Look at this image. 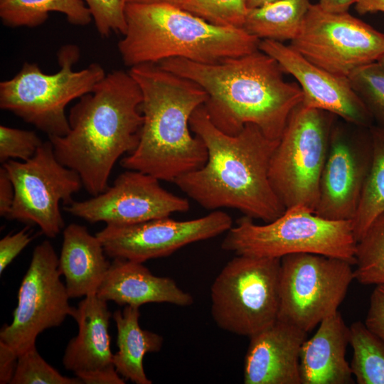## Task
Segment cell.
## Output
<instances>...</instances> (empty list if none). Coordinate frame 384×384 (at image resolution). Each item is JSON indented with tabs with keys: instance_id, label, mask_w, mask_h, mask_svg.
I'll use <instances>...</instances> for the list:
<instances>
[{
	"instance_id": "d6986e66",
	"label": "cell",
	"mask_w": 384,
	"mask_h": 384,
	"mask_svg": "<svg viewBox=\"0 0 384 384\" xmlns=\"http://www.w3.org/2000/svg\"><path fill=\"white\" fill-rule=\"evenodd\" d=\"M97 295L106 302L139 307L147 303L188 306L193 296L170 277H158L142 262L115 258L100 284Z\"/></svg>"
},
{
	"instance_id": "836d02e7",
	"label": "cell",
	"mask_w": 384,
	"mask_h": 384,
	"mask_svg": "<svg viewBox=\"0 0 384 384\" xmlns=\"http://www.w3.org/2000/svg\"><path fill=\"white\" fill-rule=\"evenodd\" d=\"M33 240L27 228L9 234L0 240V274Z\"/></svg>"
},
{
	"instance_id": "6da1fadb",
	"label": "cell",
	"mask_w": 384,
	"mask_h": 384,
	"mask_svg": "<svg viewBox=\"0 0 384 384\" xmlns=\"http://www.w3.org/2000/svg\"><path fill=\"white\" fill-rule=\"evenodd\" d=\"M189 124L204 142L208 159L201 168L174 181L183 193L207 210L231 208L266 223L284 212L269 177L279 140L252 123L235 135L227 134L212 123L203 105L193 112Z\"/></svg>"
},
{
	"instance_id": "d4e9b609",
	"label": "cell",
	"mask_w": 384,
	"mask_h": 384,
	"mask_svg": "<svg viewBox=\"0 0 384 384\" xmlns=\"http://www.w3.org/2000/svg\"><path fill=\"white\" fill-rule=\"evenodd\" d=\"M53 11L64 14L75 26H87L92 20L83 0H0L1 21L11 28L39 26Z\"/></svg>"
},
{
	"instance_id": "5b68a950",
	"label": "cell",
	"mask_w": 384,
	"mask_h": 384,
	"mask_svg": "<svg viewBox=\"0 0 384 384\" xmlns=\"http://www.w3.org/2000/svg\"><path fill=\"white\" fill-rule=\"evenodd\" d=\"M125 19L118 50L130 68L171 58L213 63L259 50L260 39L242 28L214 25L169 4L127 3Z\"/></svg>"
},
{
	"instance_id": "7c38bea8",
	"label": "cell",
	"mask_w": 384,
	"mask_h": 384,
	"mask_svg": "<svg viewBox=\"0 0 384 384\" xmlns=\"http://www.w3.org/2000/svg\"><path fill=\"white\" fill-rule=\"evenodd\" d=\"M289 46L315 65L348 77L384 54V33L348 12L329 13L311 4Z\"/></svg>"
},
{
	"instance_id": "f35d334b",
	"label": "cell",
	"mask_w": 384,
	"mask_h": 384,
	"mask_svg": "<svg viewBox=\"0 0 384 384\" xmlns=\"http://www.w3.org/2000/svg\"><path fill=\"white\" fill-rule=\"evenodd\" d=\"M358 0H319L317 4L324 11L329 13L348 12L352 4H355Z\"/></svg>"
},
{
	"instance_id": "e575fe53",
	"label": "cell",
	"mask_w": 384,
	"mask_h": 384,
	"mask_svg": "<svg viewBox=\"0 0 384 384\" xmlns=\"http://www.w3.org/2000/svg\"><path fill=\"white\" fill-rule=\"evenodd\" d=\"M364 323L384 340V284L376 285L372 292Z\"/></svg>"
},
{
	"instance_id": "ac0fdd59",
	"label": "cell",
	"mask_w": 384,
	"mask_h": 384,
	"mask_svg": "<svg viewBox=\"0 0 384 384\" xmlns=\"http://www.w3.org/2000/svg\"><path fill=\"white\" fill-rule=\"evenodd\" d=\"M307 332L277 319L250 337L243 364L245 384H302L299 357Z\"/></svg>"
},
{
	"instance_id": "f1b7e54d",
	"label": "cell",
	"mask_w": 384,
	"mask_h": 384,
	"mask_svg": "<svg viewBox=\"0 0 384 384\" xmlns=\"http://www.w3.org/2000/svg\"><path fill=\"white\" fill-rule=\"evenodd\" d=\"M348 78L374 124L384 128V68L373 62L356 68Z\"/></svg>"
},
{
	"instance_id": "74e56055",
	"label": "cell",
	"mask_w": 384,
	"mask_h": 384,
	"mask_svg": "<svg viewBox=\"0 0 384 384\" xmlns=\"http://www.w3.org/2000/svg\"><path fill=\"white\" fill-rule=\"evenodd\" d=\"M14 185L6 169H0V215L7 218L14 200Z\"/></svg>"
},
{
	"instance_id": "3957f363",
	"label": "cell",
	"mask_w": 384,
	"mask_h": 384,
	"mask_svg": "<svg viewBox=\"0 0 384 384\" xmlns=\"http://www.w3.org/2000/svg\"><path fill=\"white\" fill-rule=\"evenodd\" d=\"M142 102L129 71H112L71 107L68 133L48 137L57 159L78 174L92 196L109 187L117 161L137 147L144 119Z\"/></svg>"
},
{
	"instance_id": "cb8c5ba5",
	"label": "cell",
	"mask_w": 384,
	"mask_h": 384,
	"mask_svg": "<svg viewBox=\"0 0 384 384\" xmlns=\"http://www.w3.org/2000/svg\"><path fill=\"white\" fill-rule=\"evenodd\" d=\"M310 5L309 0H279L248 9L242 28L260 40L292 41L298 35Z\"/></svg>"
},
{
	"instance_id": "ba28073f",
	"label": "cell",
	"mask_w": 384,
	"mask_h": 384,
	"mask_svg": "<svg viewBox=\"0 0 384 384\" xmlns=\"http://www.w3.org/2000/svg\"><path fill=\"white\" fill-rule=\"evenodd\" d=\"M335 114L299 104L291 113L270 161L271 185L285 209L315 211Z\"/></svg>"
},
{
	"instance_id": "d6a6232c",
	"label": "cell",
	"mask_w": 384,
	"mask_h": 384,
	"mask_svg": "<svg viewBox=\"0 0 384 384\" xmlns=\"http://www.w3.org/2000/svg\"><path fill=\"white\" fill-rule=\"evenodd\" d=\"M91 11L99 34L108 37L112 33L126 31L127 0H83Z\"/></svg>"
},
{
	"instance_id": "30bf717a",
	"label": "cell",
	"mask_w": 384,
	"mask_h": 384,
	"mask_svg": "<svg viewBox=\"0 0 384 384\" xmlns=\"http://www.w3.org/2000/svg\"><path fill=\"white\" fill-rule=\"evenodd\" d=\"M353 264L337 257L296 253L281 258L278 319L309 332L336 311L354 279Z\"/></svg>"
},
{
	"instance_id": "9a60e30c",
	"label": "cell",
	"mask_w": 384,
	"mask_h": 384,
	"mask_svg": "<svg viewBox=\"0 0 384 384\" xmlns=\"http://www.w3.org/2000/svg\"><path fill=\"white\" fill-rule=\"evenodd\" d=\"M232 226L231 217L216 210L189 220L167 217L134 224H107L95 235L107 256L143 263L169 256L189 244L215 238Z\"/></svg>"
},
{
	"instance_id": "4dcf8cb0",
	"label": "cell",
	"mask_w": 384,
	"mask_h": 384,
	"mask_svg": "<svg viewBox=\"0 0 384 384\" xmlns=\"http://www.w3.org/2000/svg\"><path fill=\"white\" fill-rule=\"evenodd\" d=\"M220 26L242 28L247 9L245 0H185L181 7Z\"/></svg>"
},
{
	"instance_id": "484cf974",
	"label": "cell",
	"mask_w": 384,
	"mask_h": 384,
	"mask_svg": "<svg viewBox=\"0 0 384 384\" xmlns=\"http://www.w3.org/2000/svg\"><path fill=\"white\" fill-rule=\"evenodd\" d=\"M372 161L360 204L352 224L356 241L384 213V128L372 125Z\"/></svg>"
},
{
	"instance_id": "2e32d148",
	"label": "cell",
	"mask_w": 384,
	"mask_h": 384,
	"mask_svg": "<svg viewBox=\"0 0 384 384\" xmlns=\"http://www.w3.org/2000/svg\"><path fill=\"white\" fill-rule=\"evenodd\" d=\"M189 207L187 198L162 188L156 178L126 170L102 193L87 200L73 201L64 209L90 223L127 225L167 218Z\"/></svg>"
},
{
	"instance_id": "9c48e42d",
	"label": "cell",
	"mask_w": 384,
	"mask_h": 384,
	"mask_svg": "<svg viewBox=\"0 0 384 384\" xmlns=\"http://www.w3.org/2000/svg\"><path fill=\"white\" fill-rule=\"evenodd\" d=\"M281 258L237 255L210 287L211 316L221 329L248 338L272 325L279 309Z\"/></svg>"
},
{
	"instance_id": "f546056e",
	"label": "cell",
	"mask_w": 384,
	"mask_h": 384,
	"mask_svg": "<svg viewBox=\"0 0 384 384\" xmlns=\"http://www.w3.org/2000/svg\"><path fill=\"white\" fill-rule=\"evenodd\" d=\"M78 378L63 375L40 355L36 346L21 353L11 384H81Z\"/></svg>"
},
{
	"instance_id": "ab89813d",
	"label": "cell",
	"mask_w": 384,
	"mask_h": 384,
	"mask_svg": "<svg viewBox=\"0 0 384 384\" xmlns=\"http://www.w3.org/2000/svg\"><path fill=\"white\" fill-rule=\"evenodd\" d=\"M355 9L360 15L384 12V0H358Z\"/></svg>"
},
{
	"instance_id": "7bdbcfd3",
	"label": "cell",
	"mask_w": 384,
	"mask_h": 384,
	"mask_svg": "<svg viewBox=\"0 0 384 384\" xmlns=\"http://www.w3.org/2000/svg\"><path fill=\"white\" fill-rule=\"evenodd\" d=\"M378 62L384 68V54L378 60Z\"/></svg>"
},
{
	"instance_id": "ffe728a7",
	"label": "cell",
	"mask_w": 384,
	"mask_h": 384,
	"mask_svg": "<svg viewBox=\"0 0 384 384\" xmlns=\"http://www.w3.org/2000/svg\"><path fill=\"white\" fill-rule=\"evenodd\" d=\"M349 340V327L338 310L324 319L314 336L302 346V384L353 383L351 366L346 359Z\"/></svg>"
},
{
	"instance_id": "8fae6325",
	"label": "cell",
	"mask_w": 384,
	"mask_h": 384,
	"mask_svg": "<svg viewBox=\"0 0 384 384\" xmlns=\"http://www.w3.org/2000/svg\"><path fill=\"white\" fill-rule=\"evenodd\" d=\"M2 166L15 193L6 218L37 225L46 236L55 238L65 225L60 203H70L82 186L78 174L59 161L49 139L28 161L9 160Z\"/></svg>"
},
{
	"instance_id": "5bb4252c",
	"label": "cell",
	"mask_w": 384,
	"mask_h": 384,
	"mask_svg": "<svg viewBox=\"0 0 384 384\" xmlns=\"http://www.w3.org/2000/svg\"><path fill=\"white\" fill-rule=\"evenodd\" d=\"M369 128L337 119L320 179L316 215L334 220L354 218L372 161Z\"/></svg>"
},
{
	"instance_id": "52a82bcc",
	"label": "cell",
	"mask_w": 384,
	"mask_h": 384,
	"mask_svg": "<svg viewBox=\"0 0 384 384\" xmlns=\"http://www.w3.org/2000/svg\"><path fill=\"white\" fill-rule=\"evenodd\" d=\"M221 247L236 255L282 258L314 253L355 265L356 239L351 220H334L304 206L285 209L265 225L243 215L227 232Z\"/></svg>"
},
{
	"instance_id": "277c9868",
	"label": "cell",
	"mask_w": 384,
	"mask_h": 384,
	"mask_svg": "<svg viewBox=\"0 0 384 384\" xmlns=\"http://www.w3.org/2000/svg\"><path fill=\"white\" fill-rule=\"evenodd\" d=\"M142 94L143 124L137 147L120 161L126 170L174 182L201 168L208 159L204 142L191 134L190 118L208 95L196 82L157 63L130 68Z\"/></svg>"
},
{
	"instance_id": "b9f144b4",
	"label": "cell",
	"mask_w": 384,
	"mask_h": 384,
	"mask_svg": "<svg viewBox=\"0 0 384 384\" xmlns=\"http://www.w3.org/2000/svg\"><path fill=\"white\" fill-rule=\"evenodd\" d=\"M279 0H245L247 9H252L275 2Z\"/></svg>"
},
{
	"instance_id": "8d00e7d4",
	"label": "cell",
	"mask_w": 384,
	"mask_h": 384,
	"mask_svg": "<svg viewBox=\"0 0 384 384\" xmlns=\"http://www.w3.org/2000/svg\"><path fill=\"white\" fill-rule=\"evenodd\" d=\"M18 353L9 346L0 341V383H11L18 361Z\"/></svg>"
},
{
	"instance_id": "4316f807",
	"label": "cell",
	"mask_w": 384,
	"mask_h": 384,
	"mask_svg": "<svg viewBox=\"0 0 384 384\" xmlns=\"http://www.w3.org/2000/svg\"><path fill=\"white\" fill-rule=\"evenodd\" d=\"M349 344L353 348L350 363L358 384H384V340L361 321L349 326Z\"/></svg>"
},
{
	"instance_id": "8992f818",
	"label": "cell",
	"mask_w": 384,
	"mask_h": 384,
	"mask_svg": "<svg viewBox=\"0 0 384 384\" xmlns=\"http://www.w3.org/2000/svg\"><path fill=\"white\" fill-rule=\"evenodd\" d=\"M59 70L46 74L33 63L25 62L12 78L0 82V107L12 112L48 137L66 135L70 130L67 105L92 92L106 75L98 63L75 71L80 50L62 46L57 54Z\"/></svg>"
},
{
	"instance_id": "44dd1931",
	"label": "cell",
	"mask_w": 384,
	"mask_h": 384,
	"mask_svg": "<svg viewBox=\"0 0 384 384\" xmlns=\"http://www.w3.org/2000/svg\"><path fill=\"white\" fill-rule=\"evenodd\" d=\"M112 316L107 302L90 294L75 307L73 318L78 333L68 343L63 357L64 368L75 373L114 366L108 333Z\"/></svg>"
},
{
	"instance_id": "603a6c76",
	"label": "cell",
	"mask_w": 384,
	"mask_h": 384,
	"mask_svg": "<svg viewBox=\"0 0 384 384\" xmlns=\"http://www.w3.org/2000/svg\"><path fill=\"white\" fill-rule=\"evenodd\" d=\"M139 307L126 305L117 310L113 319L117 327L118 351L113 354L117 373L136 384H151L145 373L143 359L148 353L159 352L163 346L162 336L142 329L139 325Z\"/></svg>"
},
{
	"instance_id": "1f68e13d",
	"label": "cell",
	"mask_w": 384,
	"mask_h": 384,
	"mask_svg": "<svg viewBox=\"0 0 384 384\" xmlns=\"http://www.w3.org/2000/svg\"><path fill=\"white\" fill-rule=\"evenodd\" d=\"M43 142L34 131L0 126V161H26L32 158Z\"/></svg>"
},
{
	"instance_id": "83f0119b",
	"label": "cell",
	"mask_w": 384,
	"mask_h": 384,
	"mask_svg": "<svg viewBox=\"0 0 384 384\" xmlns=\"http://www.w3.org/2000/svg\"><path fill=\"white\" fill-rule=\"evenodd\" d=\"M354 279L363 285L384 284V213L357 241Z\"/></svg>"
},
{
	"instance_id": "d590c367",
	"label": "cell",
	"mask_w": 384,
	"mask_h": 384,
	"mask_svg": "<svg viewBox=\"0 0 384 384\" xmlns=\"http://www.w3.org/2000/svg\"><path fill=\"white\" fill-rule=\"evenodd\" d=\"M85 384H124V380L117 373L114 366L75 375Z\"/></svg>"
},
{
	"instance_id": "7402d4cb",
	"label": "cell",
	"mask_w": 384,
	"mask_h": 384,
	"mask_svg": "<svg viewBox=\"0 0 384 384\" xmlns=\"http://www.w3.org/2000/svg\"><path fill=\"white\" fill-rule=\"evenodd\" d=\"M63 236L58 269L69 297L97 293L111 263L101 242L86 227L76 223L66 226Z\"/></svg>"
},
{
	"instance_id": "4fadbf2b",
	"label": "cell",
	"mask_w": 384,
	"mask_h": 384,
	"mask_svg": "<svg viewBox=\"0 0 384 384\" xmlns=\"http://www.w3.org/2000/svg\"><path fill=\"white\" fill-rule=\"evenodd\" d=\"M60 276L56 252L50 241L44 240L33 250L18 289L12 321L0 331V341L18 355L36 346L41 333L73 316L75 307L69 304Z\"/></svg>"
},
{
	"instance_id": "60d3db41",
	"label": "cell",
	"mask_w": 384,
	"mask_h": 384,
	"mask_svg": "<svg viewBox=\"0 0 384 384\" xmlns=\"http://www.w3.org/2000/svg\"><path fill=\"white\" fill-rule=\"evenodd\" d=\"M185 0H127V3H165L174 5L178 8L182 7Z\"/></svg>"
},
{
	"instance_id": "e0dca14e",
	"label": "cell",
	"mask_w": 384,
	"mask_h": 384,
	"mask_svg": "<svg viewBox=\"0 0 384 384\" xmlns=\"http://www.w3.org/2000/svg\"><path fill=\"white\" fill-rule=\"evenodd\" d=\"M259 50L274 58L284 73L297 80L304 95V105L331 112L356 126L369 128L374 124L348 77L315 65L290 46L279 41L260 40Z\"/></svg>"
},
{
	"instance_id": "7a4b0ae2",
	"label": "cell",
	"mask_w": 384,
	"mask_h": 384,
	"mask_svg": "<svg viewBox=\"0 0 384 384\" xmlns=\"http://www.w3.org/2000/svg\"><path fill=\"white\" fill-rule=\"evenodd\" d=\"M157 64L198 84L208 95L203 106L210 121L229 135L252 123L279 140L304 98L299 85L285 81L278 62L260 50L213 63L171 58Z\"/></svg>"
}]
</instances>
